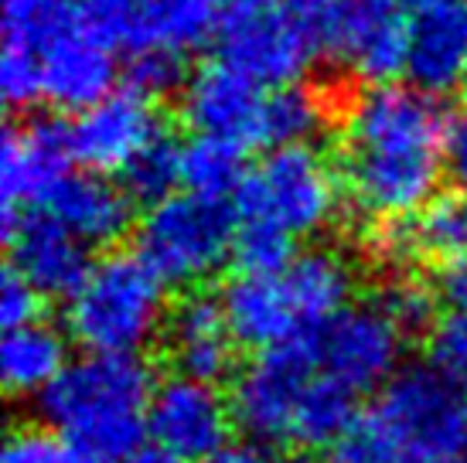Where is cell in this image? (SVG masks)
Here are the masks:
<instances>
[{
  "label": "cell",
  "instance_id": "cell-22",
  "mask_svg": "<svg viewBox=\"0 0 467 463\" xmlns=\"http://www.w3.org/2000/svg\"><path fill=\"white\" fill-rule=\"evenodd\" d=\"M376 249L386 259H441L461 262L467 259V198L464 194H437L413 219L386 221L376 232Z\"/></svg>",
  "mask_w": 467,
  "mask_h": 463
},
{
  "label": "cell",
  "instance_id": "cell-34",
  "mask_svg": "<svg viewBox=\"0 0 467 463\" xmlns=\"http://www.w3.org/2000/svg\"><path fill=\"white\" fill-rule=\"evenodd\" d=\"M38 304L41 296L17 273L7 270L4 286H0V324H4V331H17V327L38 321Z\"/></svg>",
  "mask_w": 467,
  "mask_h": 463
},
{
  "label": "cell",
  "instance_id": "cell-16",
  "mask_svg": "<svg viewBox=\"0 0 467 463\" xmlns=\"http://www.w3.org/2000/svg\"><path fill=\"white\" fill-rule=\"evenodd\" d=\"M406 78L420 92H447L467 78V0H410Z\"/></svg>",
  "mask_w": 467,
  "mask_h": 463
},
{
  "label": "cell",
  "instance_id": "cell-8",
  "mask_svg": "<svg viewBox=\"0 0 467 463\" xmlns=\"http://www.w3.org/2000/svg\"><path fill=\"white\" fill-rule=\"evenodd\" d=\"M307 25L321 55L355 78L386 86L396 72H406L410 0H337Z\"/></svg>",
  "mask_w": 467,
  "mask_h": 463
},
{
  "label": "cell",
  "instance_id": "cell-3",
  "mask_svg": "<svg viewBox=\"0 0 467 463\" xmlns=\"http://www.w3.org/2000/svg\"><path fill=\"white\" fill-rule=\"evenodd\" d=\"M467 457V392L433 365H410L337 443L341 463H457Z\"/></svg>",
  "mask_w": 467,
  "mask_h": 463
},
{
  "label": "cell",
  "instance_id": "cell-37",
  "mask_svg": "<svg viewBox=\"0 0 467 463\" xmlns=\"http://www.w3.org/2000/svg\"><path fill=\"white\" fill-rule=\"evenodd\" d=\"M205 463H266L256 450H249V447H229V450L215 453L212 460Z\"/></svg>",
  "mask_w": 467,
  "mask_h": 463
},
{
  "label": "cell",
  "instance_id": "cell-5",
  "mask_svg": "<svg viewBox=\"0 0 467 463\" xmlns=\"http://www.w3.org/2000/svg\"><path fill=\"white\" fill-rule=\"evenodd\" d=\"M235 235V201L182 191L147 208L137 225V256L168 286H195L233 256Z\"/></svg>",
  "mask_w": 467,
  "mask_h": 463
},
{
  "label": "cell",
  "instance_id": "cell-30",
  "mask_svg": "<svg viewBox=\"0 0 467 463\" xmlns=\"http://www.w3.org/2000/svg\"><path fill=\"white\" fill-rule=\"evenodd\" d=\"M0 96L7 109H27L38 99H45V82H41V52L21 48V45H4L0 58Z\"/></svg>",
  "mask_w": 467,
  "mask_h": 463
},
{
  "label": "cell",
  "instance_id": "cell-26",
  "mask_svg": "<svg viewBox=\"0 0 467 463\" xmlns=\"http://www.w3.org/2000/svg\"><path fill=\"white\" fill-rule=\"evenodd\" d=\"M178 184H182V147L174 143L168 129H161L123 168V191L154 208L168 201Z\"/></svg>",
  "mask_w": 467,
  "mask_h": 463
},
{
  "label": "cell",
  "instance_id": "cell-38",
  "mask_svg": "<svg viewBox=\"0 0 467 463\" xmlns=\"http://www.w3.org/2000/svg\"><path fill=\"white\" fill-rule=\"evenodd\" d=\"M280 0H222V14H239V11H263V7H276Z\"/></svg>",
  "mask_w": 467,
  "mask_h": 463
},
{
  "label": "cell",
  "instance_id": "cell-40",
  "mask_svg": "<svg viewBox=\"0 0 467 463\" xmlns=\"http://www.w3.org/2000/svg\"><path fill=\"white\" fill-rule=\"evenodd\" d=\"M266 463H314V460H307L304 453H280V457H270Z\"/></svg>",
  "mask_w": 467,
  "mask_h": 463
},
{
  "label": "cell",
  "instance_id": "cell-17",
  "mask_svg": "<svg viewBox=\"0 0 467 463\" xmlns=\"http://www.w3.org/2000/svg\"><path fill=\"white\" fill-rule=\"evenodd\" d=\"M161 129L164 127H161L150 99H140L133 92H113L99 106L76 116L72 154L92 174H106V170L123 174V168Z\"/></svg>",
  "mask_w": 467,
  "mask_h": 463
},
{
  "label": "cell",
  "instance_id": "cell-2",
  "mask_svg": "<svg viewBox=\"0 0 467 463\" xmlns=\"http://www.w3.org/2000/svg\"><path fill=\"white\" fill-rule=\"evenodd\" d=\"M154 388L140 358L82 355L38 406L55 437L92 463H130L150 437Z\"/></svg>",
  "mask_w": 467,
  "mask_h": 463
},
{
  "label": "cell",
  "instance_id": "cell-7",
  "mask_svg": "<svg viewBox=\"0 0 467 463\" xmlns=\"http://www.w3.org/2000/svg\"><path fill=\"white\" fill-rule=\"evenodd\" d=\"M76 25L106 48L192 52L222 25V0H76Z\"/></svg>",
  "mask_w": 467,
  "mask_h": 463
},
{
  "label": "cell",
  "instance_id": "cell-29",
  "mask_svg": "<svg viewBox=\"0 0 467 463\" xmlns=\"http://www.w3.org/2000/svg\"><path fill=\"white\" fill-rule=\"evenodd\" d=\"M294 239L276 232L263 221H243L235 235L233 259L239 262V273H280L294 259L290 252Z\"/></svg>",
  "mask_w": 467,
  "mask_h": 463
},
{
  "label": "cell",
  "instance_id": "cell-41",
  "mask_svg": "<svg viewBox=\"0 0 467 463\" xmlns=\"http://www.w3.org/2000/svg\"><path fill=\"white\" fill-rule=\"evenodd\" d=\"M130 463H174L171 457H164V453H140V457H133Z\"/></svg>",
  "mask_w": 467,
  "mask_h": 463
},
{
  "label": "cell",
  "instance_id": "cell-36",
  "mask_svg": "<svg viewBox=\"0 0 467 463\" xmlns=\"http://www.w3.org/2000/svg\"><path fill=\"white\" fill-rule=\"evenodd\" d=\"M437 300L451 310L454 317H467V259L451 262L441 270L437 280Z\"/></svg>",
  "mask_w": 467,
  "mask_h": 463
},
{
  "label": "cell",
  "instance_id": "cell-33",
  "mask_svg": "<svg viewBox=\"0 0 467 463\" xmlns=\"http://www.w3.org/2000/svg\"><path fill=\"white\" fill-rule=\"evenodd\" d=\"M430 365L467 392V317H447L430 337Z\"/></svg>",
  "mask_w": 467,
  "mask_h": 463
},
{
  "label": "cell",
  "instance_id": "cell-9",
  "mask_svg": "<svg viewBox=\"0 0 467 463\" xmlns=\"http://www.w3.org/2000/svg\"><path fill=\"white\" fill-rule=\"evenodd\" d=\"M406 337L410 334L372 300L321 324L307 334V345L321 375L362 399L372 388L382 392L402 372Z\"/></svg>",
  "mask_w": 467,
  "mask_h": 463
},
{
  "label": "cell",
  "instance_id": "cell-28",
  "mask_svg": "<svg viewBox=\"0 0 467 463\" xmlns=\"http://www.w3.org/2000/svg\"><path fill=\"white\" fill-rule=\"evenodd\" d=\"M123 78H127V92L140 96V99H161L168 92L184 89V55L168 52V48H147L127 58L123 65Z\"/></svg>",
  "mask_w": 467,
  "mask_h": 463
},
{
  "label": "cell",
  "instance_id": "cell-24",
  "mask_svg": "<svg viewBox=\"0 0 467 463\" xmlns=\"http://www.w3.org/2000/svg\"><path fill=\"white\" fill-rule=\"evenodd\" d=\"M243 180H246L243 147L215 137H192L182 147V184L192 194L229 201V194L235 198Z\"/></svg>",
  "mask_w": 467,
  "mask_h": 463
},
{
  "label": "cell",
  "instance_id": "cell-13",
  "mask_svg": "<svg viewBox=\"0 0 467 463\" xmlns=\"http://www.w3.org/2000/svg\"><path fill=\"white\" fill-rule=\"evenodd\" d=\"M182 116L195 129V137L256 147L263 143L266 96L263 86L219 58L188 76L182 89Z\"/></svg>",
  "mask_w": 467,
  "mask_h": 463
},
{
  "label": "cell",
  "instance_id": "cell-1",
  "mask_svg": "<svg viewBox=\"0 0 467 463\" xmlns=\"http://www.w3.org/2000/svg\"><path fill=\"white\" fill-rule=\"evenodd\" d=\"M447 116L416 86H368L345 109L341 180L351 201L379 225L413 219L437 198Z\"/></svg>",
  "mask_w": 467,
  "mask_h": 463
},
{
  "label": "cell",
  "instance_id": "cell-39",
  "mask_svg": "<svg viewBox=\"0 0 467 463\" xmlns=\"http://www.w3.org/2000/svg\"><path fill=\"white\" fill-rule=\"evenodd\" d=\"M337 0H294V11L297 14H304L307 21H314L317 14H325L327 7H335Z\"/></svg>",
  "mask_w": 467,
  "mask_h": 463
},
{
  "label": "cell",
  "instance_id": "cell-15",
  "mask_svg": "<svg viewBox=\"0 0 467 463\" xmlns=\"http://www.w3.org/2000/svg\"><path fill=\"white\" fill-rule=\"evenodd\" d=\"M4 239L11 249V270L38 296L68 300L92 270L86 245L38 208L4 215Z\"/></svg>",
  "mask_w": 467,
  "mask_h": 463
},
{
  "label": "cell",
  "instance_id": "cell-32",
  "mask_svg": "<svg viewBox=\"0 0 467 463\" xmlns=\"http://www.w3.org/2000/svg\"><path fill=\"white\" fill-rule=\"evenodd\" d=\"M433 300H437V296L430 293L427 286L416 283V280H392V283L382 286L376 296L379 307L386 310L406 334L427 327L430 317H433Z\"/></svg>",
  "mask_w": 467,
  "mask_h": 463
},
{
  "label": "cell",
  "instance_id": "cell-25",
  "mask_svg": "<svg viewBox=\"0 0 467 463\" xmlns=\"http://www.w3.org/2000/svg\"><path fill=\"white\" fill-rule=\"evenodd\" d=\"M327 127V99L314 86H286L266 96V123H263V143L276 147H304Z\"/></svg>",
  "mask_w": 467,
  "mask_h": 463
},
{
  "label": "cell",
  "instance_id": "cell-11",
  "mask_svg": "<svg viewBox=\"0 0 467 463\" xmlns=\"http://www.w3.org/2000/svg\"><path fill=\"white\" fill-rule=\"evenodd\" d=\"M314 372L307 337L260 351L235 378L233 412L246 437L260 443H294L297 412Z\"/></svg>",
  "mask_w": 467,
  "mask_h": 463
},
{
  "label": "cell",
  "instance_id": "cell-35",
  "mask_svg": "<svg viewBox=\"0 0 467 463\" xmlns=\"http://www.w3.org/2000/svg\"><path fill=\"white\" fill-rule=\"evenodd\" d=\"M443 174L451 178V184L457 188V194L467 198V119L454 123L443 143Z\"/></svg>",
  "mask_w": 467,
  "mask_h": 463
},
{
  "label": "cell",
  "instance_id": "cell-18",
  "mask_svg": "<svg viewBox=\"0 0 467 463\" xmlns=\"http://www.w3.org/2000/svg\"><path fill=\"white\" fill-rule=\"evenodd\" d=\"M41 82H45V99L52 106L86 113L113 96L117 86L113 48H106L103 41H96L89 31H82L72 21L41 45Z\"/></svg>",
  "mask_w": 467,
  "mask_h": 463
},
{
  "label": "cell",
  "instance_id": "cell-42",
  "mask_svg": "<svg viewBox=\"0 0 467 463\" xmlns=\"http://www.w3.org/2000/svg\"><path fill=\"white\" fill-rule=\"evenodd\" d=\"M461 106H464V113H467V78L461 82Z\"/></svg>",
  "mask_w": 467,
  "mask_h": 463
},
{
  "label": "cell",
  "instance_id": "cell-4",
  "mask_svg": "<svg viewBox=\"0 0 467 463\" xmlns=\"http://www.w3.org/2000/svg\"><path fill=\"white\" fill-rule=\"evenodd\" d=\"M168 283L137 252L92 262L89 276L66 300V327L86 355L140 358L168 327Z\"/></svg>",
  "mask_w": 467,
  "mask_h": 463
},
{
  "label": "cell",
  "instance_id": "cell-19",
  "mask_svg": "<svg viewBox=\"0 0 467 463\" xmlns=\"http://www.w3.org/2000/svg\"><path fill=\"white\" fill-rule=\"evenodd\" d=\"M233 341L235 334L225 317L222 296L188 290L178 300V307L168 314L164 347L174 365V375L215 386L219 378L233 372Z\"/></svg>",
  "mask_w": 467,
  "mask_h": 463
},
{
  "label": "cell",
  "instance_id": "cell-12",
  "mask_svg": "<svg viewBox=\"0 0 467 463\" xmlns=\"http://www.w3.org/2000/svg\"><path fill=\"white\" fill-rule=\"evenodd\" d=\"M235 423L233 402L208 382L171 375L154 388L150 402V439L157 453L174 463H205L229 450V429Z\"/></svg>",
  "mask_w": 467,
  "mask_h": 463
},
{
  "label": "cell",
  "instance_id": "cell-23",
  "mask_svg": "<svg viewBox=\"0 0 467 463\" xmlns=\"http://www.w3.org/2000/svg\"><path fill=\"white\" fill-rule=\"evenodd\" d=\"M68 347L66 334L52 324H27L4 334L0 345V382L11 396H45L66 375Z\"/></svg>",
  "mask_w": 467,
  "mask_h": 463
},
{
  "label": "cell",
  "instance_id": "cell-10",
  "mask_svg": "<svg viewBox=\"0 0 467 463\" xmlns=\"http://www.w3.org/2000/svg\"><path fill=\"white\" fill-rule=\"evenodd\" d=\"M317 52L321 48L314 38V27L294 7L276 4L263 11L222 14V62L239 68L256 86H273V89L297 86Z\"/></svg>",
  "mask_w": 467,
  "mask_h": 463
},
{
  "label": "cell",
  "instance_id": "cell-14",
  "mask_svg": "<svg viewBox=\"0 0 467 463\" xmlns=\"http://www.w3.org/2000/svg\"><path fill=\"white\" fill-rule=\"evenodd\" d=\"M72 127L58 119H31L25 127L4 129L0 147V191L4 215L27 211V205L41 208L45 198L72 174Z\"/></svg>",
  "mask_w": 467,
  "mask_h": 463
},
{
  "label": "cell",
  "instance_id": "cell-31",
  "mask_svg": "<svg viewBox=\"0 0 467 463\" xmlns=\"http://www.w3.org/2000/svg\"><path fill=\"white\" fill-rule=\"evenodd\" d=\"M0 463H92V460L82 457L76 447H68L62 437H55L52 429L21 426L4 443Z\"/></svg>",
  "mask_w": 467,
  "mask_h": 463
},
{
  "label": "cell",
  "instance_id": "cell-21",
  "mask_svg": "<svg viewBox=\"0 0 467 463\" xmlns=\"http://www.w3.org/2000/svg\"><path fill=\"white\" fill-rule=\"evenodd\" d=\"M276 280L300 334H311L341 310H348L355 293V262L341 249H304L276 273Z\"/></svg>",
  "mask_w": 467,
  "mask_h": 463
},
{
  "label": "cell",
  "instance_id": "cell-6",
  "mask_svg": "<svg viewBox=\"0 0 467 463\" xmlns=\"http://www.w3.org/2000/svg\"><path fill=\"white\" fill-rule=\"evenodd\" d=\"M337 205V174L311 143L270 150L235 191L239 219L273 225L290 239H311L325 232L335 221Z\"/></svg>",
  "mask_w": 467,
  "mask_h": 463
},
{
  "label": "cell",
  "instance_id": "cell-20",
  "mask_svg": "<svg viewBox=\"0 0 467 463\" xmlns=\"http://www.w3.org/2000/svg\"><path fill=\"white\" fill-rule=\"evenodd\" d=\"M38 211H48L62 229H68L82 245L119 242L133 221V198L123 184L106 180L103 174H68Z\"/></svg>",
  "mask_w": 467,
  "mask_h": 463
},
{
  "label": "cell",
  "instance_id": "cell-27",
  "mask_svg": "<svg viewBox=\"0 0 467 463\" xmlns=\"http://www.w3.org/2000/svg\"><path fill=\"white\" fill-rule=\"evenodd\" d=\"M72 21L76 7H68V0H4V45L41 52V45Z\"/></svg>",
  "mask_w": 467,
  "mask_h": 463
}]
</instances>
